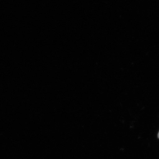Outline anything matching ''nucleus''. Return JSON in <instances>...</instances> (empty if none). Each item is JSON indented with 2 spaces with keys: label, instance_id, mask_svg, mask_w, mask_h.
<instances>
[{
  "label": "nucleus",
  "instance_id": "1",
  "mask_svg": "<svg viewBox=\"0 0 159 159\" xmlns=\"http://www.w3.org/2000/svg\"><path fill=\"white\" fill-rule=\"evenodd\" d=\"M158 138L159 139V133H158Z\"/></svg>",
  "mask_w": 159,
  "mask_h": 159
}]
</instances>
